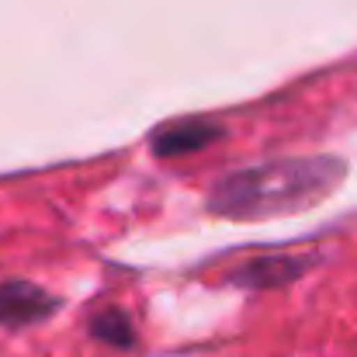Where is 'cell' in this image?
Returning <instances> with one entry per match:
<instances>
[{
    "instance_id": "5b68a950",
    "label": "cell",
    "mask_w": 357,
    "mask_h": 357,
    "mask_svg": "<svg viewBox=\"0 0 357 357\" xmlns=\"http://www.w3.org/2000/svg\"><path fill=\"white\" fill-rule=\"evenodd\" d=\"M91 337L101 340V344H108V347H115V351L135 347L132 319H128V312H121V309H105V312H98V316L91 319Z\"/></svg>"
},
{
    "instance_id": "6da1fadb",
    "label": "cell",
    "mask_w": 357,
    "mask_h": 357,
    "mask_svg": "<svg viewBox=\"0 0 357 357\" xmlns=\"http://www.w3.org/2000/svg\"><path fill=\"white\" fill-rule=\"evenodd\" d=\"M347 177L344 160L337 156H291L274 163H257L226 174L212 195L208 212L219 219L260 222L278 215H298L326 202Z\"/></svg>"
},
{
    "instance_id": "3957f363",
    "label": "cell",
    "mask_w": 357,
    "mask_h": 357,
    "mask_svg": "<svg viewBox=\"0 0 357 357\" xmlns=\"http://www.w3.org/2000/svg\"><path fill=\"white\" fill-rule=\"evenodd\" d=\"M59 309V298L42 291L28 281H3L0 284V326H31L49 319Z\"/></svg>"
},
{
    "instance_id": "277c9868",
    "label": "cell",
    "mask_w": 357,
    "mask_h": 357,
    "mask_svg": "<svg viewBox=\"0 0 357 357\" xmlns=\"http://www.w3.org/2000/svg\"><path fill=\"white\" fill-rule=\"evenodd\" d=\"M219 139H222V125L205 121V119H188V121L163 125L160 132H153L149 149H153V156H160V160H177V156L202 153L205 146H212V142H219Z\"/></svg>"
},
{
    "instance_id": "7a4b0ae2",
    "label": "cell",
    "mask_w": 357,
    "mask_h": 357,
    "mask_svg": "<svg viewBox=\"0 0 357 357\" xmlns=\"http://www.w3.org/2000/svg\"><path fill=\"white\" fill-rule=\"evenodd\" d=\"M316 260H319L316 253H267V257H257V260L239 264L226 281L236 284V288H246V291L284 288V284H291L295 278L309 274Z\"/></svg>"
}]
</instances>
